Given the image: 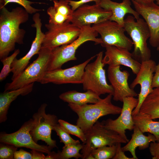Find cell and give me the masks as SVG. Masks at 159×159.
<instances>
[{"label": "cell", "mask_w": 159, "mask_h": 159, "mask_svg": "<svg viewBox=\"0 0 159 159\" xmlns=\"http://www.w3.org/2000/svg\"><path fill=\"white\" fill-rule=\"evenodd\" d=\"M116 149V144L105 145L93 150L91 153L95 159H112L115 155Z\"/></svg>", "instance_id": "cell-27"}, {"label": "cell", "mask_w": 159, "mask_h": 159, "mask_svg": "<svg viewBox=\"0 0 159 159\" xmlns=\"http://www.w3.org/2000/svg\"><path fill=\"white\" fill-rule=\"evenodd\" d=\"M86 159H95V158L92 154L91 153L87 157Z\"/></svg>", "instance_id": "cell-43"}, {"label": "cell", "mask_w": 159, "mask_h": 159, "mask_svg": "<svg viewBox=\"0 0 159 159\" xmlns=\"http://www.w3.org/2000/svg\"><path fill=\"white\" fill-rule=\"evenodd\" d=\"M51 52V49L42 47L37 58L11 82L6 84L4 91L17 89L38 82L47 71Z\"/></svg>", "instance_id": "cell-5"}, {"label": "cell", "mask_w": 159, "mask_h": 159, "mask_svg": "<svg viewBox=\"0 0 159 159\" xmlns=\"http://www.w3.org/2000/svg\"><path fill=\"white\" fill-rule=\"evenodd\" d=\"M135 125L143 132L153 134L159 141V121H154L148 115L139 112L132 116Z\"/></svg>", "instance_id": "cell-25"}, {"label": "cell", "mask_w": 159, "mask_h": 159, "mask_svg": "<svg viewBox=\"0 0 159 159\" xmlns=\"http://www.w3.org/2000/svg\"><path fill=\"white\" fill-rule=\"evenodd\" d=\"M92 27L100 35L102 47L114 46L129 51L132 49L133 43L125 35L123 26L108 20L93 24Z\"/></svg>", "instance_id": "cell-8"}, {"label": "cell", "mask_w": 159, "mask_h": 159, "mask_svg": "<svg viewBox=\"0 0 159 159\" xmlns=\"http://www.w3.org/2000/svg\"><path fill=\"white\" fill-rule=\"evenodd\" d=\"M112 95L108 94L95 104L82 105L68 103V106L77 115L76 125L85 134L89 131L100 117L108 115L120 114L122 108L114 105L111 102Z\"/></svg>", "instance_id": "cell-2"}, {"label": "cell", "mask_w": 159, "mask_h": 159, "mask_svg": "<svg viewBox=\"0 0 159 159\" xmlns=\"http://www.w3.org/2000/svg\"><path fill=\"white\" fill-rule=\"evenodd\" d=\"M150 152L153 159H159V141L151 142L149 145Z\"/></svg>", "instance_id": "cell-36"}, {"label": "cell", "mask_w": 159, "mask_h": 159, "mask_svg": "<svg viewBox=\"0 0 159 159\" xmlns=\"http://www.w3.org/2000/svg\"><path fill=\"white\" fill-rule=\"evenodd\" d=\"M137 2L142 4H146L154 2L155 0H134Z\"/></svg>", "instance_id": "cell-42"}, {"label": "cell", "mask_w": 159, "mask_h": 159, "mask_svg": "<svg viewBox=\"0 0 159 159\" xmlns=\"http://www.w3.org/2000/svg\"><path fill=\"white\" fill-rule=\"evenodd\" d=\"M53 6L56 11L67 17L70 22L74 11L67 0H53Z\"/></svg>", "instance_id": "cell-29"}, {"label": "cell", "mask_w": 159, "mask_h": 159, "mask_svg": "<svg viewBox=\"0 0 159 159\" xmlns=\"http://www.w3.org/2000/svg\"><path fill=\"white\" fill-rule=\"evenodd\" d=\"M107 75L109 80L114 89L113 96L114 100L122 102L125 97L137 96V93L128 85L129 73L126 70L121 71L120 66H109Z\"/></svg>", "instance_id": "cell-18"}, {"label": "cell", "mask_w": 159, "mask_h": 159, "mask_svg": "<svg viewBox=\"0 0 159 159\" xmlns=\"http://www.w3.org/2000/svg\"><path fill=\"white\" fill-rule=\"evenodd\" d=\"M42 152L34 150H32L31 153L32 159H45V156Z\"/></svg>", "instance_id": "cell-40"}, {"label": "cell", "mask_w": 159, "mask_h": 159, "mask_svg": "<svg viewBox=\"0 0 159 159\" xmlns=\"http://www.w3.org/2000/svg\"><path fill=\"white\" fill-rule=\"evenodd\" d=\"M135 10L147 23L150 33L149 42L159 51V5L152 2L142 4L131 0Z\"/></svg>", "instance_id": "cell-16"}, {"label": "cell", "mask_w": 159, "mask_h": 159, "mask_svg": "<svg viewBox=\"0 0 159 159\" xmlns=\"http://www.w3.org/2000/svg\"><path fill=\"white\" fill-rule=\"evenodd\" d=\"M67 0L72 9L74 11L81 6L90 2L94 1L95 3V4L99 5L101 0H80L77 1Z\"/></svg>", "instance_id": "cell-35"}, {"label": "cell", "mask_w": 159, "mask_h": 159, "mask_svg": "<svg viewBox=\"0 0 159 159\" xmlns=\"http://www.w3.org/2000/svg\"><path fill=\"white\" fill-rule=\"evenodd\" d=\"M139 112L148 115L153 120L159 118V87L153 89L145 98Z\"/></svg>", "instance_id": "cell-24"}, {"label": "cell", "mask_w": 159, "mask_h": 159, "mask_svg": "<svg viewBox=\"0 0 159 159\" xmlns=\"http://www.w3.org/2000/svg\"><path fill=\"white\" fill-rule=\"evenodd\" d=\"M34 83L17 89L4 91L0 95V123L7 120V115L11 103L20 95H26L32 90Z\"/></svg>", "instance_id": "cell-22"}, {"label": "cell", "mask_w": 159, "mask_h": 159, "mask_svg": "<svg viewBox=\"0 0 159 159\" xmlns=\"http://www.w3.org/2000/svg\"><path fill=\"white\" fill-rule=\"evenodd\" d=\"M81 29L78 37L72 43L52 50L47 71L60 69L65 63L77 60L76 52L78 48L85 42L92 41L94 42L95 44L102 43L101 38L97 37L98 33L91 25L84 26Z\"/></svg>", "instance_id": "cell-3"}, {"label": "cell", "mask_w": 159, "mask_h": 159, "mask_svg": "<svg viewBox=\"0 0 159 159\" xmlns=\"http://www.w3.org/2000/svg\"><path fill=\"white\" fill-rule=\"evenodd\" d=\"M53 130L56 132L57 135L59 136L60 142L63 143L64 145L80 143L79 140H75L72 138L69 134L61 127L59 123L53 127Z\"/></svg>", "instance_id": "cell-32"}, {"label": "cell", "mask_w": 159, "mask_h": 159, "mask_svg": "<svg viewBox=\"0 0 159 159\" xmlns=\"http://www.w3.org/2000/svg\"><path fill=\"white\" fill-rule=\"evenodd\" d=\"M34 23L32 24V27L36 29V36L33 41L31 48L27 53L23 57L17 59L15 58L11 65L12 76L11 80H13L19 75L28 66L32 57L38 54L42 46L44 37V34L42 30V23L40 18V14L38 12L34 14L32 17Z\"/></svg>", "instance_id": "cell-17"}, {"label": "cell", "mask_w": 159, "mask_h": 159, "mask_svg": "<svg viewBox=\"0 0 159 159\" xmlns=\"http://www.w3.org/2000/svg\"><path fill=\"white\" fill-rule=\"evenodd\" d=\"M152 80V87L155 88L159 87V62L156 64Z\"/></svg>", "instance_id": "cell-39"}, {"label": "cell", "mask_w": 159, "mask_h": 159, "mask_svg": "<svg viewBox=\"0 0 159 159\" xmlns=\"http://www.w3.org/2000/svg\"><path fill=\"white\" fill-rule=\"evenodd\" d=\"M47 106L46 103L42 104L33 114L34 124L30 133L35 142L41 140L53 148H57V145L56 141L51 138L52 131L58 123V120L55 115L46 113Z\"/></svg>", "instance_id": "cell-10"}, {"label": "cell", "mask_w": 159, "mask_h": 159, "mask_svg": "<svg viewBox=\"0 0 159 159\" xmlns=\"http://www.w3.org/2000/svg\"><path fill=\"white\" fill-rule=\"evenodd\" d=\"M105 48V55L102 60L105 65L110 67L123 65L130 68L135 74H138L141 63L135 59L129 51L114 46H107Z\"/></svg>", "instance_id": "cell-19"}, {"label": "cell", "mask_w": 159, "mask_h": 159, "mask_svg": "<svg viewBox=\"0 0 159 159\" xmlns=\"http://www.w3.org/2000/svg\"><path fill=\"white\" fill-rule=\"evenodd\" d=\"M121 143H117L116 144L117 149L116 152L113 159H134L132 157L130 158L127 156L124 152L122 149Z\"/></svg>", "instance_id": "cell-38"}, {"label": "cell", "mask_w": 159, "mask_h": 159, "mask_svg": "<svg viewBox=\"0 0 159 159\" xmlns=\"http://www.w3.org/2000/svg\"><path fill=\"white\" fill-rule=\"evenodd\" d=\"M95 56L96 55L91 57L82 63L71 67L47 71L38 82L42 84L52 83L58 85L82 84L85 68Z\"/></svg>", "instance_id": "cell-13"}, {"label": "cell", "mask_w": 159, "mask_h": 159, "mask_svg": "<svg viewBox=\"0 0 159 159\" xmlns=\"http://www.w3.org/2000/svg\"><path fill=\"white\" fill-rule=\"evenodd\" d=\"M58 123L61 127L69 134L78 138L84 144L86 142L85 134L82 129L77 125L71 124L62 119L58 120Z\"/></svg>", "instance_id": "cell-28"}, {"label": "cell", "mask_w": 159, "mask_h": 159, "mask_svg": "<svg viewBox=\"0 0 159 159\" xmlns=\"http://www.w3.org/2000/svg\"><path fill=\"white\" fill-rule=\"evenodd\" d=\"M156 1V4L159 5V0H155Z\"/></svg>", "instance_id": "cell-44"}, {"label": "cell", "mask_w": 159, "mask_h": 159, "mask_svg": "<svg viewBox=\"0 0 159 159\" xmlns=\"http://www.w3.org/2000/svg\"><path fill=\"white\" fill-rule=\"evenodd\" d=\"M156 65L155 61L150 59L142 62L138 73L130 85V87L133 89L138 85H139L140 87L138 96V103L132 112V116L139 112L142 103L153 89L152 87V80Z\"/></svg>", "instance_id": "cell-15"}, {"label": "cell", "mask_w": 159, "mask_h": 159, "mask_svg": "<svg viewBox=\"0 0 159 159\" xmlns=\"http://www.w3.org/2000/svg\"><path fill=\"white\" fill-rule=\"evenodd\" d=\"M103 54V51L99 52L96 54L95 60L85 67L82 83L83 89L91 90L99 96L106 93L113 95V88L106 80L105 65L102 62Z\"/></svg>", "instance_id": "cell-6"}, {"label": "cell", "mask_w": 159, "mask_h": 159, "mask_svg": "<svg viewBox=\"0 0 159 159\" xmlns=\"http://www.w3.org/2000/svg\"><path fill=\"white\" fill-rule=\"evenodd\" d=\"M123 105L120 115L115 120L110 118L102 122L105 127L117 133L127 143L129 140L126 135V130H133L134 123L132 113L137 106L138 99L134 97H125L123 100Z\"/></svg>", "instance_id": "cell-12"}, {"label": "cell", "mask_w": 159, "mask_h": 159, "mask_svg": "<svg viewBox=\"0 0 159 159\" xmlns=\"http://www.w3.org/2000/svg\"><path fill=\"white\" fill-rule=\"evenodd\" d=\"M45 159H59V152L56 153L54 151H51L45 156Z\"/></svg>", "instance_id": "cell-41"}, {"label": "cell", "mask_w": 159, "mask_h": 159, "mask_svg": "<svg viewBox=\"0 0 159 159\" xmlns=\"http://www.w3.org/2000/svg\"><path fill=\"white\" fill-rule=\"evenodd\" d=\"M47 13L49 16V23L54 24H62L66 21H69L68 19L57 12L53 6L49 7Z\"/></svg>", "instance_id": "cell-33"}, {"label": "cell", "mask_w": 159, "mask_h": 159, "mask_svg": "<svg viewBox=\"0 0 159 159\" xmlns=\"http://www.w3.org/2000/svg\"><path fill=\"white\" fill-rule=\"evenodd\" d=\"M83 144H71L64 145L61 151L59 150V159H68L74 158L78 159L82 158V155L79 151L83 147Z\"/></svg>", "instance_id": "cell-26"}, {"label": "cell", "mask_w": 159, "mask_h": 159, "mask_svg": "<svg viewBox=\"0 0 159 159\" xmlns=\"http://www.w3.org/2000/svg\"><path fill=\"white\" fill-rule=\"evenodd\" d=\"M99 5L104 9L112 12V15L109 20L123 26L124 17L126 14H132L136 20L140 18L139 14L131 7L130 0H122L121 3L111 0H101Z\"/></svg>", "instance_id": "cell-20"}, {"label": "cell", "mask_w": 159, "mask_h": 159, "mask_svg": "<svg viewBox=\"0 0 159 159\" xmlns=\"http://www.w3.org/2000/svg\"><path fill=\"white\" fill-rule=\"evenodd\" d=\"M85 135L86 142L82 144L81 151L83 159H86L93 150L98 147L127 143L116 132L106 128L102 122L98 121Z\"/></svg>", "instance_id": "cell-7"}, {"label": "cell", "mask_w": 159, "mask_h": 159, "mask_svg": "<svg viewBox=\"0 0 159 159\" xmlns=\"http://www.w3.org/2000/svg\"><path fill=\"white\" fill-rule=\"evenodd\" d=\"M14 159H32L31 153L26 151L22 149L16 151L14 155Z\"/></svg>", "instance_id": "cell-37"}, {"label": "cell", "mask_w": 159, "mask_h": 159, "mask_svg": "<svg viewBox=\"0 0 159 159\" xmlns=\"http://www.w3.org/2000/svg\"><path fill=\"white\" fill-rule=\"evenodd\" d=\"M47 31L44 33L42 47L51 50L57 47L69 44L78 37L81 29L67 21L60 24H45Z\"/></svg>", "instance_id": "cell-9"}, {"label": "cell", "mask_w": 159, "mask_h": 159, "mask_svg": "<svg viewBox=\"0 0 159 159\" xmlns=\"http://www.w3.org/2000/svg\"><path fill=\"white\" fill-rule=\"evenodd\" d=\"M59 97L64 102L78 105L96 103L101 99L99 96L90 90L84 92L69 91L61 94Z\"/></svg>", "instance_id": "cell-23"}, {"label": "cell", "mask_w": 159, "mask_h": 159, "mask_svg": "<svg viewBox=\"0 0 159 159\" xmlns=\"http://www.w3.org/2000/svg\"><path fill=\"white\" fill-rule=\"evenodd\" d=\"M0 6H5L10 3L17 4L22 6L29 14H35L39 11H43V9H37L33 7L31 5L34 4H45V3L36 2L29 1L28 0H0Z\"/></svg>", "instance_id": "cell-31"}, {"label": "cell", "mask_w": 159, "mask_h": 159, "mask_svg": "<svg viewBox=\"0 0 159 159\" xmlns=\"http://www.w3.org/2000/svg\"><path fill=\"white\" fill-rule=\"evenodd\" d=\"M34 124L33 118L25 122L20 129L14 132L0 134L1 143L8 144L18 147H24L48 154L53 148L47 145L38 144L33 139L30 133Z\"/></svg>", "instance_id": "cell-11"}, {"label": "cell", "mask_w": 159, "mask_h": 159, "mask_svg": "<svg viewBox=\"0 0 159 159\" xmlns=\"http://www.w3.org/2000/svg\"><path fill=\"white\" fill-rule=\"evenodd\" d=\"M19 49H16L11 55L1 59L3 64V68L0 73V81L4 80L9 73L11 72V65L14 60L20 53Z\"/></svg>", "instance_id": "cell-30"}, {"label": "cell", "mask_w": 159, "mask_h": 159, "mask_svg": "<svg viewBox=\"0 0 159 159\" xmlns=\"http://www.w3.org/2000/svg\"><path fill=\"white\" fill-rule=\"evenodd\" d=\"M133 130L131 139L122 147V149L125 152H130L134 159H138L135 154L136 148L138 147L140 150L146 149L151 142H156V139L153 134L149 133L147 136L144 135L143 133L135 125Z\"/></svg>", "instance_id": "cell-21"}, {"label": "cell", "mask_w": 159, "mask_h": 159, "mask_svg": "<svg viewBox=\"0 0 159 159\" xmlns=\"http://www.w3.org/2000/svg\"><path fill=\"white\" fill-rule=\"evenodd\" d=\"M111 11L102 8L99 5L85 4L74 11L70 22L80 28L109 20Z\"/></svg>", "instance_id": "cell-14"}, {"label": "cell", "mask_w": 159, "mask_h": 159, "mask_svg": "<svg viewBox=\"0 0 159 159\" xmlns=\"http://www.w3.org/2000/svg\"><path fill=\"white\" fill-rule=\"evenodd\" d=\"M18 147L14 145L1 143L0 144V159H13Z\"/></svg>", "instance_id": "cell-34"}, {"label": "cell", "mask_w": 159, "mask_h": 159, "mask_svg": "<svg viewBox=\"0 0 159 159\" xmlns=\"http://www.w3.org/2000/svg\"><path fill=\"white\" fill-rule=\"evenodd\" d=\"M0 59L4 58L13 51L16 44L24 43L26 31L20 25L27 22L29 13L24 9L17 7L10 11L5 6H0Z\"/></svg>", "instance_id": "cell-1"}, {"label": "cell", "mask_w": 159, "mask_h": 159, "mask_svg": "<svg viewBox=\"0 0 159 159\" xmlns=\"http://www.w3.org/2000/svg\"><path fill=\"white\" fill-rule=\"evenodd\" d=\"M134 17L129 15L124 19V27L131 37L134 45L132 53L133 57L141 62L150 59L151 50L148 47L147 41L150 33L145 20L141 18L135 20Z\"/></svg>", "instance_id": "cell-4"}]
</instances>
